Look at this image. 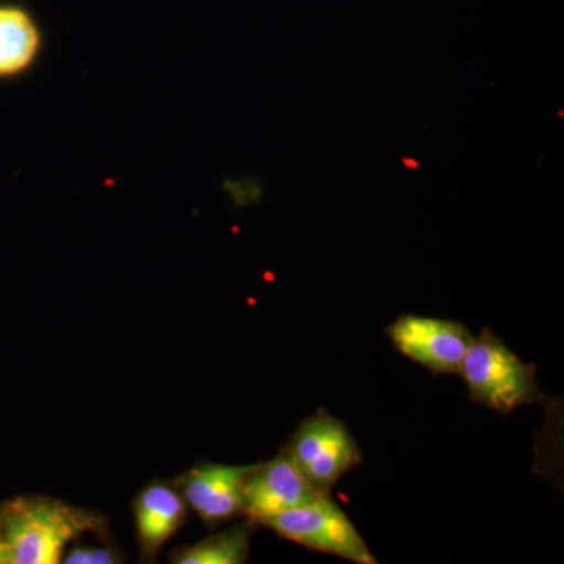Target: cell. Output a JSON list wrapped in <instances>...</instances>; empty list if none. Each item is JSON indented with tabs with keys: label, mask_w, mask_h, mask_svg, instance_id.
I'll use <instances>...</instances> for the list:
<instances>
[{
	"label": "cell",
	"mask_w": 564,
	"mask_h": 564,
	"mask_svg": "<svg viewBox=\"0 0 564 564\" xmlns=\"http://www.w3.org/2000/svg\"><path fill=\"white\" fill-rule=\"evenodd\" d=\"M101 519L50 497H17L0 505V530L10 564L61 563L63 551Z\"/></svg>",
	"instance_id": "cell-1"
},
{
	"label": "cell",
	"mask_w": 564,
	"mask_h": 564,
	"mask_svg": "<svg viewBox=\"0 0 564 564\" xmlns=\"http://www.w3.org/2000/svg\"><path fill=\"white\" fill-rule=\"evenodd\" d=\"M459 373L470 399L499 413H511L522 404L541 402L544 397L538 388L534 367L521 361L489 329L473 337Z\"/></svg>",
	"instance_id": "cell-2"
},
{
	"label": "cell",
	"mask_w": 564,
	"mask_h": 564,
	"mask_svg": "<svg viewBox=\"0 0 564 564\" xmlns=\"http://www.w3.org/2000/svg\"><path fill=\"white\" fill-rule=\"evenodd\" d=\"M261 524L304 547L359 564L377 563L361 534L328 494L267 518Z\"/></svg>",
	"instance_id": "cell-3"
},
{
	"label": "cell",
	"mask_w": 564,
	"mask_h": 564,
	"mask_svg": "<svg viewBox=\"0 0 564 564\" xmlns=\"http://www.w3.org/2000/svg\"><path fill=\"white\" fill-rule=\"evenodd\" d=\"M285 451L307 481L323 494H329L348 470L362 462L361 448L347 426L323 410L300 425Z\"/></svg>",
	"instance_id": "cell-4"
},
{
	"label": "cell",
	"mask_w": 564,
	"mask_h": 564,
	"mask_svg": "<svg viewBox=\"0 0 564 564\" xmlns=\"http://www.w3.org/2000/svg\"><path fill=\"white\" fill-rule=\"evenodd\" d=\"M388 334L404 356L434 373H459L474 337L462 323L419 315H403Z\"/></svg>",
	"instance_id": "cell-5"
},
{
	"label": "cell",
	"mask_w": 564,
	"mask_h": 564,
	"mask_svg": "<svg viewBox=\"0 0 564 564\" xmlns=\"http://www.w3.org/2000/svg\"><path fill=\"white\" fill-rule=\"evenodd\" d=\"M321 494L284 451L272 462L258 464L248 475L243 485V513L250 516L251 521L262 522L311 502Z\"/></svg>",
	"instance_id": "cell-6"
},
{
	"label": "cell",
	"mask_w": 564,
	"mask_h": 564,
	"mask_svg": "<svg viewBox=\"0 0 564 564\" xmlns=\"http://www.w3.org/2000/svg\"><path fill=\"white\" fill-rule=\"evenodd\" d=\"M254 467L203 464L182 480L185 500L207 524L236 518L243 513V485Z\"/></svg>",
	"instance_id": "cell-7"
},
{
	"label": "cell",
	"mask_w": 564,
	"mask_h": 564,
	"mask_svg": "<svg viewBox=\"0 0 564 564\" xmlns=\"http://www.w3.org/2000/svg\"><path fill=\"white\" fill-rule=\"evenodd\" d=\"M43 47V31L31 11L0 6V79H17L35 68Z\"/></svg>",
	"instance_id": "cell-8"
},
{
	"label": "cell",
	"mask_w": 564,
	"mask_h": 564,
	"mask_svg": "<svg viewBox=\"0 0 564 564\" xmlns=\"http://www.w3.org/2000/svg\"><path fill=\"white\" fill-rule=\"evenodd\" d=\"M185 518V503L170 486L154 484L140 492L135 502V521L141 549L155 554L173 536Z\"/></svg>",
	"instance_id": "cell-9"
},
{
	"label": "cell",
	"mask_w": 564,
	"mask_h": 564,
	"mask_svg": "<svg viewBox=\"0 0 564 564\" xmlns=\"http://www.w3.org/2000/svg\"><path fill=\"white\" fill-rule=\"evenodd\" d=\"M251 524H240L214 534L199 543L181 549L173 555L180 564H240L250 551Z\"/></svg>",
	"instance_id": "cell-10"
},
{
	"label": "cell",
	"mask_w": 564,
	"mask_h": 564,
	"mask_svg": "<svg viewBox=\"0 0 564 564\" xmlns=\"http://www.w3.org/2000/svg\"><path fill=\"white\" fill-rule=\"evenodd\" d=\"M118 562H120V558L109 549L76 547L68 555L63 556V563L66 564H111Z\"/></svg>",
	"instance_id": "cell-11"
},
{
	"label": "cell",
	"mask_w": 564,
	"mask_h": 564,
	"mask_svg": "<svg viewBox=\"0 0 564 564\" xmlns=\"http://www.w3.org/2000/svg\"><path fill=\"white\" fill-rule=\"evenodd\" d=\"M0 564H10L9 549L3 540L2 530H0Z\"/></svg>",
	"instance_id": "cell-12"
}]
</instances>
